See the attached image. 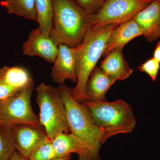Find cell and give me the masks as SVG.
Instances as JSON below:
<instances>
[{"mask_svg": "<svg viewBox=\"0 0 160 160\" xmlns=\"http://www.w3.org/2000/svg\"><path fill=\"white\" fill-rule=\"evenodd\" d=\"M116 81L106 74L100 67H96L86 84V102H96L106 101V92Z\"/></svg>", "mask_w": 160, "mask_h": 160, "instance_id": "cell-14", "label": "cell"}, {"mask_svg": "<svg viewBox=\"0 0 160 160\" xmlns=\"http://www.w3.org/2000/svg\"><path fill=\"white\" fill-rule=\"evenodd\" d=\"M12 126H0V160H8L15 151Z\"/></svg>", "mask_w": 160, "mask_h": 160, "instance_id": "cell-19", "label": "cell"}, {"mask_svg": "<svg viewBox=\"0 0 160 160\" xmlns=\"http://www.w3.org/2000/svg\"><path fill=\"white\" fill-rule=\"evenodd\" d=\"M154 0H107L97 14L91 15V26L121 24L133 19Z\"/></svg>", "mask_w": 160, "mask_h": 160, "instance_id": "cell-7", "label": "cell"}, {"mask_svg": "<svg viewBox=\"0 0 160 160\" xmlns=\"http://www.w3.org/2000/svg\"><path fill=\"white\" fill-rule=\"evenodd\" d=\"M57 158L52 140L49 138L38 146L27 160H53Z\"/></svg>", "mask_w": 160, "mask_h": 160, "instance_id": "cell-20", "label": "cell"}, {"mask_svg": "<svg viewBox=\"0 0 160 160\" xmlns=\"http://www.w3.org/2000/svg\"><path fill=\"white\" fill-rule=\"evenodd\" d=\"M0 4L9 14L37 21L35 0H3Z\"/></svg>", "mask_w": 160, "mask_h": 160, "instance_id": "cell-17", "label": "cell"}, {"mask_svg": "<svg viewBox=\"0 0 160 160\" xmlns=\"http://www.w3.org/2000/svg\"><path fill=\"white\" fill-rule=\"evenodd\" d=\"M119 25L110 24L96 28L90 27L82 42L75 47L78 81L76 86L72 89V94L79 102H86L85 89L90 74L102 56L112 32Z\"/></svg>", "mask_w": 160, "mask_h": 160, "instance_id": "cell-1", "label": "cell"}, {"mask_svg": "<svg viewBox=\"0 0 160 160\" xmlns=\"http://www.w3.org/2000/svg\"><path fill=\"white\" fill-rule=\"evenodd\" d=\"M72 154L62 157L58 158L53 160H71Z\"/></svg>", "mask_w": 160, "mask_h": 160, "instance_id": "cell-26", "label": "cell"}, {"mask_svg": "<svg viewBox=\"0 0 160 160\" xmlns=\"http://www.w3.org/2000/svg\"><path fill=\"white\" fill-rule=\"evenodd\" d=\"M40 124L50 139L60 133H70L65 105L58 87L42 83L36 89Z\"/></svg>", "mask_w": 160, "mask_h": 160, "instance_id": "cell-5", "label": "cell"}, {"mask_svg": "<svg viewBox=\"0 0 160 160\" xmlns=\"http://www.w3.org/2000/svg\"><path fill=\"white\" fill-rule=\"evenodd\" d=\"M85 103L97 126L105 132V142L113 136L130 133L135 128L132 108L124 100Z\"/></svg>", "mask_w": 160, "mask_h": 160, "instance_id": "cell-3", "label": "cell"}, {"mask_svg": "<svg viewBox=\"0 0 160 160\" xmlns=\"http://www.w3.org/2000/svg\"><path fill=\"white\" fill-rule=\"evenodd\" d=\"M140 36H143L142 31L133 20L120 24L109 35L102 56L117 47H124L132 40Z\"/></svg>", "mask_w": 160, "mask_h": 160, "instance_id": "cell-15", "label": "cell"}, {"mask_svg": "<svg viewBox=\"0 0 160 160\" xmlns=\"http://www.w3.org/2000/svg\"><path fill=\"white\" fill-rule=\"evenodd\" d=\"M70 132L100 152L105 142V132L95 123L85 102H79L72 96V89L65 84L60 85Z\"/></svg>", "mask_w": 160, "mask_h": 160, "instance_id": "cell-4", "label": "cell"}, {"mask_svg": "<svg viewBox=\"0 0 160 160\" xmlns=\"http://www.w3.org/2000/svg\"><path fill=\"white\" fill-rule=\"evenodd\" d=\"M34 87L32 78L22 88L9 97L0 100L1 125L12 126L27 124L41 126L39 117L35 114L31 106V96Z\"/></svg>", "mask_w": 160, "mask_h": 160, "instance_id": "cell-6", "label": "cell"}, {"mask_svg": "<svg viewBox=\"0 0 160 160\" xmlns=\"http://www.w3.org/2000/svg\"><path fill=\"white\" fill-rule=\"evenodd\" d=\"M153 57L160 63V41L158 42L153 52Z\"/></svg>", "mask_w": 160, "mask_h": 160, "instance_id": "cell-24", "label": "cell"}, {"mask_svg": "<svg viewBox=\"0 0 160 160\" xmlns=\"http://www.w3.org/2000/svg\"><path fill=\"white\" fill-rule=\"evenodd\" d=\"M11 126L15 149L26 159L38 146L49 139L42 126L18 124Z\"/></svg>", "mask_w": 160, "mask_h": 160, "instance_id": "cell-8", "label": "cell"}, {"mask_svg": "<svg viewBox=\"0 0 160 160\" xmlns=\"http://www.w3.org/2000/svg\"><path fill=\"white\" fill-rule=\"evenodd\" d=\"M132 20L139 26L148 42L157 41L160 38V0L152 1Z\"/></svg>", "mask_w": 160, "mask_h": 160, "instance_id": "cell-12", "label": "cell"}, {"mask_svg": "<svg viewBox=\"0 0 160 160\" xmlns=\"http://www.w3.org/2000/svg\"><path fill=\"white\" fill-rule=\"evenodd\" d=\"M53 5L50 36L58 44L78 47L91 26V15L83 11L73 0H53Z\"/></svg>", "mask_w": 160, "mask_h": 160, "instance_id": "cell-2", "label": "cell"}, {"mask_svg": "<svg viewBox=\"0 0 160 160\" xmlns=\"http://www.w3.org/2000/svg\"><path fill=\"white\" fill-rule=\"evenodd\" d=\"M8 160H27V159L23 157L16 150H15L14 152Z\"/></svg>", "mask_w": 160, "mask_h": 160, "instance_id": "cell-25", "label": "cell"}, {"mask_svg": "<svg viewBox=\"0 0 160 160\" xmlns=\"http://www.w3.org/2000/svg\"><path fill=\"white\" fill-rule=\"evenodd\" d=\"M124 47H118L104 57L100 68L113 79L123 80L129 78L133 72L123 54Z\"/></svg>", "mask_w": 160, "mask_h": 160, "instance_id": "cell-13", "label": "cell"}, {"mask_svg": "<svg viewBox=\"0 0 160 160\" xmlns=\"http://www.w3.org/2000/svg\"><path fill=\"white\" fill-rule=\"evenodd\" d=\"M83 11L89 15L97 14L102 9L107 0H73Z\"/></svg>", "mask_w": 160, "mask_h": 160, "instance_id": "cell-21", "label": "cell"}, {"mask_svg": "<svg viewBox=\"0 0 160 160\" xmlns=\"http://www.w3.org/2000/svg\"><path fill=\"white\" fill-rule=\"evenodd\" d=\"M160 69V63L152 57L142 63L138 67L139 71L146 72L155 82L157 79Z\"/></svg>", "mask_w": 160, "mask_h": 160, "instance_id": "cell-22", "label": "cell"}, {"mask_svg": "<svg viewBox=\"0 0 160 160\" xmlns=\"http://www.w3.org/2000/svg\"><path fill=\"white\" fill-rule=\"evenodd\" d=\"M1 125H1V124H0V126H1Z\"/></svg>", "mask_w": 160, "mask_h": 160, "instance_id": "cell-27", "label": "cell"}, {"mask_svg": "<svg viewBox=\"0 0 160 160\" xmlns=\"http://www.w3.org/2000/svg\"><path fill=\"white\" fill-rule=\"evenodd\" d=\"M37 21L44 33L50 35L53 20V0H35Z\"/></svg>", "mask_w": 160, "mask_h": 160, "instance_id": "cell-18", "label": "cell"}, {"mask_svg": "<svg viewBox=\"0 0 160 160\" xmlns=\"http://www.w3.org/2000/svg\"><path fill=\"white\" fill-rule=\"evenodd\" d=\"M59 44L50 35L44 33L39 27L32 30L22 46V52L29 56H38L48 62L54 63Z\"/></svg>", "mask_w": 160, "mask_h": 160, "instance_id": "cell-10", "label": "cell"}, {"mask_svg": "<svg viewBox=\"0 0 160 160\" xmlns=\"http://www.w3.org/2000/svg\"><path fill=\"white\" fill-rule=\"evenodd\" d=\"M20 89H15L0 82V100L9 97Z\"/></svg>", "mask_w": 160, "mask_h": 160, "instance_id": "cell-23", "label": "cell"}, {"mask_svg": "<svg viewBox=\"0 0 160 160\" xmlns=\"http://www.w3.org/2000/svg\"><path fill=\"white\" fill-rule=\"evenodd\" d=\"M52 142L58 158L75 153L78 160H100L99 151L71 132L60 133Z\"/></svg>", "mask_w": 160, "mask_h": 160, "instance_id": "cell-9", "label": "cell"}, {"mask_svg": "<svg viewBox=\"0 0 160 160\" xmlns=\"http://www.w3.org/2000/svg\"><path fill=\"white\" fill-rule=\"evenodd\" d=\"M32 78L29 72L21 67L0 68V82L18 89L22 88Z\"/></svg>", "mask_w": 160, "mask_h": 160, "instance_id": "cell-16", "label": "cell"}, {"mask_svg": "<svg viewBox=\"0 0 160 160\" xmlns=\"http://www.w3.org/2000/svg\"><path fill=\"white\" fill-rule=\"evenodd\" d=\"M51 68V76L54 82L64 84L66 80L77 82V54L75 48L59 44L58 52Z\"/></svg>", "mask_w": 160, "mask_h": 160, "instance_id": "cell-11", "label": "cell"}]
</instances>
